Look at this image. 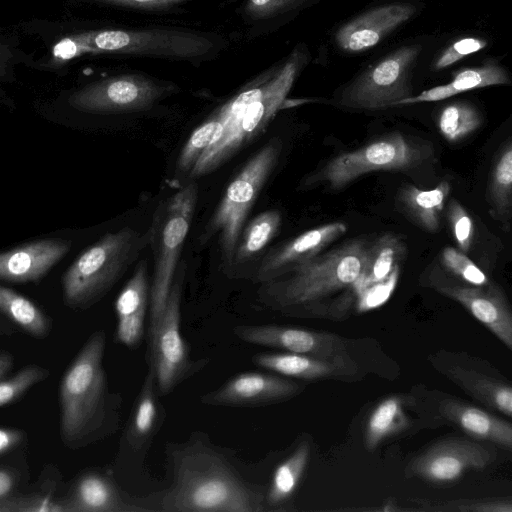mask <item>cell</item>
I'll use <instances>...</instances> for the list:
<instances>
[{
  "label": "cell",
  "instance_id": "1",
  "mask_svg": "<svg viewBox=\"0 0 512 512\" xmlns=\"http://www.w3.org/2000/svg\"><path fill=\"white\" fill-rule=\"evenodd\" d=\"M173 482L161 498L160 511L260 512L264 496L251 488L232 466L202 441L174 447Z\"/></svg>",
  "mask_w": 512,
  "mask_h": 512
},
{
  "label": "cell",
  "instance_id": "2",
  "mask_svg": "<svg viewBox=\"0 0 512 512\" xmlns=\"http://www.w3.org/2000/svg\"><path fill=\"white\" fill-rule=\"evenodd\" d=\"M105 344L103 330L92 333L61 379L60 437L70 449L83 448L117 427L118 400L109 392L103 367Z\"/></svg>",
  "mask_w": 512,
  "mask_h": 512
},
{
  "label": "cell",
  "instance_id": "3",
  "mask_svg": "<svg viewBox=\"0 0 512 512\" xmlns=\"http://www.w3.org/2000/svg\"><path fill=\"white\" fill-rule=\"evenodd\" d=\"M309 56L307 48H295L276 71L242 90L218 110L226 120L225 126L217 140L197 160L188 180L215 171L266 129L284 106Z\"/></svg>",
  "mask_w": 512,
  "mask_h": 512
},
{
  "label": "cell",
  "instance_id": "4",
  "mask_svg": "<svg viewBox=\"0 0 512 512\" xmlns=\"http://www.w3.org/2000/svg\"><path fill=\"white\" fill-rule=\"evenodd\" d=\"M367 246L362 239L349 240L281 277L262 283L261 302L282 311L308 308L340 290L351 288L361 271Z\"/></svg>",
  "mask_w": 512,
  "mask_h": 512
},
{
  "label": "cell",
  "instance_id": "5",
  "mask_svg": "<svg viewBox=\"0 0 512 512\" xmlns=\"http://www.w3.org/2000/svg\"><path fill=\"white\" fill-rule=\"evenodd\" d=\"M149 245V232L123 227L84 250L62 276L63 301L75 310L100 301Z\"/></svg>",
  "mask_w": 512,
  "mask_h": 512
},
{
  "label": "cell",
  "instance_id": "6",
  "mask_svg": "<svg viewBox=\"0 0 512 512\" xmlns=\"http://www.w3.org/2000/svg\"><path fill=\"white\" fill-rule=\"evenodd\" d=\"M197 200L198 186L192 180L160 203L153 214L148 229L154 260L148 330L155 326L164 309Z\"/></svg>",
  "mask_w": 512,
  "mask_h": 512
},
{
  "label": "cell",
  "instance_id": "7",
  "mask_svg": "<svg viewBox=\"0 0 512 512\" xmlns=\"http://www.w3.org/2000/svg\"><path fill=\"white\" fill-rule=\"evenodd\" d=\"M282 143L272 139L258 150L230 182L201 235L202 243L217 235L223 268L229 269L247 216L276 167Z\"/></svg>",
  "mask_w": 512,
  "mask_h": 512
},
{
  "label": "cell",
  "instance_id": "8",
  "mask_svg": "<svg viewBox=\"0 0 512 512\" xmlns=\"http://www.w3.org/2000/svg\"><path fill=\"white\" fill-rule=\"evenodd\" d=\"M424 45H402L369 65L341 88L334 97L337 106L352 110H381L413 95L412 75Z\"/></svg>",
  "mask_w": 512,
  "mask_h": 512
},
{
  "label": "cell",
  "instance_id": "9",
  "mask_svg": "<svg viewBox=\"0 0 512 512\" xmlns=\"http://www.w3.org/2000/svg\"><path fill=\"white\" fill-rule=\"evenodd\" d=\"M432 156L430 144L401 133H391L330 159L306 183H321L331 190H339L364 174L379 170H408Z\"/></svg>",
  "mask_w": 512,
  "mask_h": 512
},
{
  "label": "cell",
  "instance_id": "10",
  "mask_svg": "<svg viewBox=\"0 0 512 512\" xmlns=\"http://www.w3.org/2000/svg\"><path fill=\"white\" fill-rule=\"evenodd\" d=\"M91 45L99 52L145 56L199 63L220 50L212 35L180 29H109L90 31Z\"/></svg>",
  "mask_w": 512,
  "mask_h": 512
},
{
  "label": "cell",
  "instance_id": "11",
  "mask_svg": "<svg viewBox=\"0 0 512 512\" xmlns=\"http://www.w3.org/2000/svg\"><path fill=\"white\" fill-rule=\"evenodd\" d=\"M186 266L182 262L155 326L148 330V365L153 370L159 396L171 393L204 365L193 361L181 334V292Z\"/></svg>",
  "mask_w": 512,
  "mask_h": 512
},
{
  "label": "cell",
  "instance_id": "12",
  "mask_svg": "<svg viewBox=\"0 0 512 512\" xmlns=\"http://www.w3.org/2000/svg\"><path fill=\"white\" fill-rule=\"evenodd\" d=\"M171 92V87L139 74L120 75L93 82L70 95L76 110L95 113H130L149 109Z\"/></svg>",
  "mask_w": 512,
  "mask_h": 512
},
{
  "label": "cell",
  "instance_id": "13",
  "mask_svg": "<svg viewBox=\"0 0 512 512\" xmlns=\"http://www.w3.org/2000/svg\"><path fill=\"white\" fill-rule=\"evenodd\" d=\"M420 10L415 0L383 2L340 25L333 34V42L346 54L367 51L412 20Z\"/></svg>",
  "mask_w": 512,
  "mask_h": 512
},
{
  "label": "cell",
  "instance_id": "14",
  "mask_svg": "<svg viewBox=\"0 0 512 512\" xmlns=\"http://www.w3.org/2000/svg\"><path fill=\"white\" fill-rule=\"evenodd\" d=\"M233 332L249 344L352 365L345 340L336 334L281 325H238Z\"/></svg>",
  "mask_w": 512,
  "mask_h": 512
},
{
  "label": "cell",
  "instance_id": "15",
  "mask_svg": "<svg viewBox=\"0 0 512 512\" xmlns=\"http://www.w3.org/2000/svg\"><path fill=\"white\" fill-rule=\"evenodd\" d=\"M486 446L462 437H451L434 443L415 457L407 473L433 483H448L469 469H483L493 459Z\"/></svg>",
  "mask_w": 512,
  "mask_h": 512
},
{
  "label": "cell",
  "instance_id": "16",
  "mask_svg": "<svg viewBox=\"0 0 512 512\" xmlns=\"http://www.w3.org/2000/svg\"><path fill=\"white\" fill-rule=\"evenodd\" d=\"M433 287L441 294L459 302L512 350V314L503 292L493 283L487 286L459 285L443 275H433Z\"/></svg>",
  "mask_w": 512,
  "mask_h": 512
},
{
  "label": "cell",
  "instance_id": "17",
  "mask_svg": "<svg viewBox=\"0 0 512 512\" xmlns=\"http://www.w3.org/2000/svg\"><path fill=\"white\" fill-rule=\"evenodd\" d=\"M296 382L275 374L245 372L201 397L212 406L254 407L285 401L301 391Z\"/></svg>",
  "mask_w": 512,
  "mask_h": 512
},
{
  "label": "cell",
  "instance_id": "18",
  "mask_svg": "<svg viewBox=\"0 0 512 512\" xmlns=\"http://www.w3.org/2000/svg\"><path fill=\"white\" fill-rule=\"evenodd\" d=\"M347 231L345 223L330 222L312 228L267 253L260 261L255 280L265 283L290 272L317 255Z\"/></svg>",
  "mask_w": 512,
  "mask_h": 512
},
{
  "label": "cell",
  "instance_id": "19",
  "mask_svg": "<svg viewBox=\"0 0 512 512\" xmlns=\"http://www.w3.org/2000/svg\"><path fill=\"white\" fill-rule=\"evenodd\" d=\"M60 502L64 512L149 511L124 496L112 477L100 470H88L79 474Z\"/></svg>",
  "mask_w": 512,
  "mask_h": 512
},
{
  "label": "cell",
  "instance_id": "20",
  "mask_svg": "<svg viewBox=\"0 0 512 512\" xmlns=\"http://www.w3.org/2000/svg\"><path fill=\"white\" fill-rule=\"evenodd\" d=\"M72 242L61 238L33 241L0 253V280L38 283L70 250Z\"/></svg>",
  "mask_w": 512,
  "mask_h": 512
},
{
  "label": "cell",
  "instance_id": "21",
  "mask_svg": "<svg viewBox=\"0 0 512 512\" xmlns=\"http://www.w3.org/2000/svg\"><path fill=\"white\" fill-rule=\"evenodd\" d=\"M150 285L147 261L143 259L137 263L115 302L116 337L122 345L130 349L138 347L144 336L145 316L150 304Z\"/></svg>",
  "mask_w": 512,
  "mask_h": 512
},
{
  "label": "cell",
  "instance_id": "22",
  "mask_svg": "<svg viewBox=\"0 0 512 512\" xmlns=\"http://www.w3.org/2000/svg\"><path fill=\"white\" fill-rule=\"evenodd\" d=\"M509 84H511V79L507 69L496 59L489 58L478 66L457 71L454 73L452 80L446 84L432 87L418 95H412L399 101L396 107L436 102L470 90Z\"/></svg>",
  "mask_w": 512,
  "mask_h": 512
},
{
  "label": "cell",
  "instance_id": "23",
  "mask_svg": "<svg viewBox=\"0 0 512 512\" xmlns=\"http://www.w3.org/2000/svg\"><path fill=\"white\" fill-rule=\"evenodd\" d=\"M164 420L153 370L149 367L124 435V444L133 452L147 449Z\"/></svg>",
  "mask_w": 512,
  "mask_h": 512
},
{
  "label": "cell",
  "instance_id": "24",
  "mask_svg": "<svg viewBox=\"0 0 512 512\" xmlns=\"http://www.w3.org/2000/svg\"><path fill=\"white\" fill-rule=\"evenodd\" d=\"M440 413L474 439L512 448V426L501 418L455 399L442 401Z\"/></svg>",
  "mask_w": 512,
  "mask_h": 512
},
{
  "label": "cell",
  "instance_id": "25",
  "mask_svg": "<svg viewBox=\"0 0 512 512\" xmlns=\"http://www.w3.org/2000/svg\"><path fill=\"white\" fill-rule=\"evenodd\" d=\"M252 360L279 375L304 380L337 378L353 372L352 365L289 352L257 354Z\"/></svg>",
  "mask_w": 512,
  "mask_h": 512
},
{
  "label": "cell",
  "instance_id": "26",
  "mask_svg": "<svg viewBox=\"0 0 512 512\" xmlns=\"http://www.w3.org/2000/svg\"><path fill=\"white\" fill-rule=\"evenodd\" d=\"M443 373L485 406L508 417L512 416V389L508 383L458 365L446 367Z\"/></svg>",
  "mask_w": 512,
  "mask_h": 512
},
{
  "label": "cell",
  "instance_id": "27",
  "mask_svg": "<svg viewBox=\"0 0 512 512\" xmlns=\"http://www.w3.org/2000/svg\"><path fill=\"white\" fill-rule=\"evenodd\" d=\"M406 254L400 236L386 233L368 244L361 271L351 287L353 295L367 285L382 281L400 266Z\"/></svg>",
  "mask_w": 512,
  "mask_h": 512
},
{
  "label": "cell",
  "instance_id": "28",
  "mask_svg": "<svg viewBox=\"0 0 512 512\" xmlns=\"http://www.w3.org/2000/svg\"><path fill=\"white\" fill-rule=\"evenodd\" d=\"M450 183L440 182L434 189L421 190L405 185L399 190L398 203L406 215L423 230L430 233L439 230V216L450 193Z\"/></svg>",
  "mask_w": 512,
  "mask_h": 512
},
{
  "label": "cell",
  "instance_id": "29",
  "mask_svg": "<svg viewBox=\"0 0 512 512\" xmlns=\"http://www.w3.org/2000/svg\"><path fill=\"white\" fill-rule=\"evenodd\" d=\"M281 222L282 216L278 210H267L243 227L228 271L245 265L260 255L278 233Z\"/></svg>",
  "mask_w": 512,
  "mask_h": 512
},
{
  "label": "cell",
  "instance_id": "30",
  "mask_svg": "<svg viewBox=\"0 0 512 512\" xmlns=\"http://www.w3.org/2000/svg\"><path fill=\"white\" fill-rule=\"evenodd\" d=\"M0 314L31 337L42 339L49 335L52 320L30 299L0 285Z\"/></svg>",
  "mask_w": 512,
  "mask_h": 512
},
{
  "label": "cell",
  "instance_id": "31",
  "mask_svg": "<svg viewBox=\"0 0 512 512\" xmlns=\"http://www.w3.org/2000/svg\"><path fill=\"white\" fill-rule=\"evenodd\" d=\"M309 456L310 445L308 441H302L276 467L265 497V503L271 510L279 509L292 498L307 467Z\"/></svg>",
  "mask_w": 512,
  "mask_h": 512
},
{
  "label": "cell",
  "instance_id": "32",
  "mask_svg": "<svg viewBox=\"0 0 512 512\" xmlns=\"http://www.w3.org/2000/svg\"><path fill=\"white\" fill-rule=\"evenodd\" d=\"M488 201L495 218L504 226L509 222L512 205V143L501 148L494 163L488 185Z\"/></svg>",
  "mask_w": 512,
  "mask_h": 512
},
{
  "label": "cell",
  "instance_id": "33",
  "mask_svg": "<svg viewBox=\"0 0 512 512\" xmlns=\"http://www.w3.org/2000/svg\"><path fill=\"white\" fill-rule=\"evenodd\" d=\"M408 424L403 400L391 396L381 401L372 411L365 430V446L374 450L384 439L402 431Z\"/></svg>",
  "mask_w": 512,
  "mask_h": 512
},
{
  "label": "cell",
  "instance_id": "34",
  "mask_svg": "<svg viewBox=\"0 0 512 512\" xmlns=\"http://www.w3.org/2000/svg\"><path fill=\"white\" fill-rule=\"evenodd\" d=\"M482 125V115L472 103L454 101L440 111L437 126L442 136L450 142H458Z\"/></svg>",
  "mask_w": 512,
  "mask_h": 512
},
{
  "label": "cell",
  "instance_id": "35",
  "mask_svg": "<svg viewBox=\"0 0 512 512\" xmlns=\"http://www.w3.org/2000/svg\"><path fill=\"white\" fill-rule=\"evenodd\" d=\"M225 119L216 111L199 125L184 144L177 163L176 175H189L203 152L217 140L225 126Z\"/></svg>",
  "mask_w": 512,
  "mask_h": 512
},
{
  "label": "cell",
  "instance_id": "36",
  "mask_svg": "<svg viewBox=\"0 0 512 512\" xmlns=\"http://www.w3.org/2000/svg\"><path fill=\"white\" fill-rule=\"evenodd\" d=\"M324 0H247L244 16L252 22L276 24Z\"/></svg>",
  "mask_w": 512,
  "mask_h": 512
},
{
  "label": "cell",
  "instance_id": "37",
  "mask_svg": "<svg viewBox=\"0 0 512 512\" xmlns=\"http://www.w3.org/2000/svg\"><path fill=\"white\" fill-rule=\"evenodd\" d=\"M50 371L37 364H29L9 378L0 379V407L15 402L30 388L44 381Z\"/></svg>",
  "mask_w": 512,
  "mask_h": 512
},
{
  "label": "cell",
  "instance_id": "38",
  "mask_svg": "<svg viewBox=\"0 0 512 512\" xmlns=\"http://www.w3.org/2000/svg\"><path fill=\"white\" fill-rule=\"evenodd\" d=\"M441 258L444 267L466 283L474 286H487L491 283L485 273L462 251L445 247Z\"/></svg>",
  "mask_w": 512,
  "mask_h": 512
},
{
  "label": "cell",
  "instance_id": "39",
  "mask_svg": "<svg viewBox=\"0 0 512 512\" xmlns=\"http://www.w3.org/2000/svg\"><path fill=\"white\" fill-rule=\"evenodd\" d=\"M0 512H64V507L50 494L35 492L0 500Z\"/></svg>",
  "mask_w": 512,
  "mask_h": 512
},
{
  "label": "cell",
  "instance_id": "40",
  "mask_svg": "<svg viewBox=\"0 0 512 512\" xmlns=\"http://www.w3.org/2000/svg\"><path fill=\"white\" fill-rule=\"evenodd\" d=\"M488 40L479 36L461 37L440 51L432 63V70L439 72L456 64L463 58L485 49Z\"/></svg>",
  "mask_w": 512,
  "mask_h": 512
},
{
  "label": "cell",
  "instance_id": "41",
  "mask_svg": "<svg viewBox=\"0 0 512 512\" xmlns=\"http://www.w3.org/2000/svg\"><path fill=\"white\" fill-rule=\"evenodd\" d=\"M427 511H456V512H511V499L485 498L460 499L446 502L429 503L422 507Z\"/></svg>",
  "mask_w": 512,
  "mask_h": 512
},
{
  "label": "cell",
  "instance_id": "42",
  "mask_svg": "<svg viewBox=\"0 0 512 512\" xmlns=\"http://www.w3.org/2000/svg\"><path fill=\"white\" fill-rule=\"evenodd\" d=\"M400 274V266L397 267L386 279L367 285L357 291L354 296L359 311L374 309L386 302L394 291Z\"/></svg>",
  "mask_w": 512,
  "mask_h": 512
},
{
  "label": "cell",
  "instance_id": "43",
  "mask_svg": "<svg viewBox=\"0 0 512 512\" xmlns=\"http://www.w3.org/2000/svg\"><path fill=\"white\" fill-rule=\"evenodd\" d=\"M447 217L458 248L466 254L469 252L474 238V225L470 215L457 200L451 199Z\"/></svg>",
  "mask_w": 512,
  "mask_h": 512
},
{
  "label": "cell",
  "instance_id": "44",
  "mask_svg": "<svg viewBox=\"0 0 512 512\" xmlns=\"http://www.w3.org/2000/svg\"><path fill=\"white\" fill-rule=\"evenodd\" d=\"M87 53H97L91 45L90 31L62 38L53 46L52 58L62 64Z\"/></svg>",
  "mask_w": 512,
  "mask_h": 512
},
{
  "label": "cell",
  "instance_id": "45",
  "mask_svg": "<svg viewBox=\"0 0 512 512\" xmlns=\"http://www.w3.org/2000/svg\"><path fill=\"white\" fill-rule=\"evenodd\" d=\"M110 5L123 7L139 8V9H159L168 8L177 4H181L190 0H93Z\"/></svg>",
  "mask_w": 512,
  "mask_h": 512
},
{
  "label": "cell",
  "instance_id": "46",
  "mask_svg": "<svg viewBox=\"0 0 512 512\" xmlns=\"http://www.w3.org/2000/svg\"><path fill=\"white\" fill-rule=\"evenodd\" d=\"M25 437L23 430L0 427V456L19 447L25 441Z\"/></svg>",
  "mask_w": 512,
  "mask_h": 512
},
{
  "label": "cell",
  "instance_id": "47",
  "mask_svg": "<svg viewBox=\"0 0 512 512\" xmlns=\"http://www.w3.org/2000/svg\"><path fill=\"white\" fill-rule=\"evenodd\" d=\"M19 479L16 470L9 467H0V500L15 494Z\"/></svg>",
  "mask_w": 512,
  "mask_h": 512
},
{
  "label": "cell",
  "instance_id": "48",
  "mask_svg": "<svg viewBox=\"0 0 512 512\" xmlns=\"http://www.w3.org/2000/svg\"><path fill=\"white\" fill-rule=\"evenodd\" d=\"M12 57L13 55L10 48L0 43V78L6 74Z\"/></svg>",
  "mask_w": 512,
  "mask_h": 512
},
{
  "label": "cell",
  "instance_id": "49",
  "mask_svg": "<svg viewBox=\"0 0 512 512\" xmlns=\"http://www.w3.org/2000/svg\"><path fill=\"white\" fill-rule=\"evenodd\" d=\"M13 367V357L9 353L0 354V379L6 377Z\"/></svg>",
  "mask_w": 512,
  "mask_h": 512
}]
</instances>
